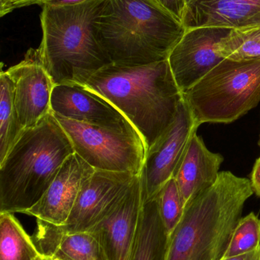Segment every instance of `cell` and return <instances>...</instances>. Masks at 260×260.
I'll list each match as a JSON object with an SVG mask.
<instances>
[{"label":"cell","mask_w":260,"mask_h":260,"mask_svg":"<svg viewBox=\"0 0 260 260\" xmlns=\"http://www.w3.org/2000/svg\"><path fill=\"white\" fill-rule=\"evenodd\" d=\"M88 0H31L27 4V6L32 5H38V6H72V5L79 4L84 3Z\"/></svg>","instance_id":"484cf974"},{"label":"cell","mask_w":260,"mask_h":260,"mask_svg":"<svg viewBox=\"0 0 260 260\" xmlns=\"http://www.w3.org/2000/svg\"><path fill=\"white\" fill-rule=\"evenodd\" d=\"M250 182L253 192L260 197V157L255 162L250 175Z\"/></svg>","instance_id":"4316f807"},{"label":"cell","mask_w":260,"mask_h":260,"mask_svg":"<svg viewBox=\"0 0 260 260\" xmlns=\"http://www.w3.org/2000/svg\"><path fill=\"white\" fill-rule=\"evenodd\" d=\"M54 256L63 260H109L102 244L89 232L64 235Z\"/></svg>","instance_id":"ffe728a7"},{"label":"cell","mask_w":260,"mask_h":260,"mask_svg":"<svg viewBox=\"0 0 260 260\" xmlns=\"http://www.w3.org/2000/svg\"><path fill=\"white\" fill-rule=\"evenodd\" d=\"M25 132L15 104L12 79L6 72L0 75V163Z\"/></svg>","instance_id":"ac0fdd59"},{"label":"cell","mask_w":260,"mask_h":260,"mask_svg":"<svg viewBox=\"0 0 260 260\" xmlns=\"http://www.w3.org/2000/svg\"><path fill=\"white\" fill-rule=\"evenodd\" d=\"M232 30L204 27L186 30L168 58L171 71L182 92L190 89L225 59L220 51V46Z\"/></svg>","instance_id":"30bf717a"},{"label":"cell","mask_w":260,"mask_h":260,"mask_svg":"<svg viewBox=\"0 0 260 260\" xmlns=\"http://www.w3.org/2000/svg\"><path fill=\"white\" fill-rule=\"evenodd\" d=\"M143 206L140 174L125 195L91 230L109 260H130Z\"/></svg>","instance_id":"8fae6325"},{"label":"cell","mask_w":260,"mask_h":260,"mask_svg":"<svg viewBox=\"0 0 260 260\" xmlns=\"http://www.w3.org/2000/svg\"><path fill=\"white\" fill-rule=\"evenodd\" d=\"M197 126L189 106L182 99L175 121L164 135L147 151L140 172L143 200L153 198L175 175Z\"/></svg>","instance_id":"ba28073f"},{"label":"cell","mask_w":260,"mask_h":260,"mask_svg":"<svg viewBox=\"0 0 260 260\" xmlns=\"http://www.w3.org/2000/svg\"><path fill=\"white\" fill-rule=\"evenodd\" d=\"M136 176L125 172L96 171L82 183L65 224L55 225L58 235L90 232L125 195Z\"/></svg>","instance_id":"9c48e42d"},{"label":"cell","mask_w":260,"mask_h":260,"mask_svg":"<svg viewBox=\"0 0 260 260\" xmlns=\"http://www.w3.org/2000/svg\"><path fill=\"white\" fill-rule=\"evenodd\" d=\"M160 8L183 23L186 0H153Z\"/></svg>","instance_id":"cb8c5ba5"},{"label":"cell","mask_w":260,"mask_h":260,"mask_svg":"<svg viewBox=\"0 0 260 260\" xmlns=\"http://www.w3.org/2000/svg\"><path fill=\"white\" fill-rule=\"evenodd\" d=\"M259 246L260 219L251 212L238 221L222 259L244 254Z\"/></svg>","instance_id":"7402d4cb"},{"label":"cell","mask_w":260,"mask_h":260,"mask_svg":"<svg viewBox=\"0 0 260 260\" xmlns=\"http://www.w3.org/2000/svg\"><path fill=\"white\" fill-rule=\"evenodd\" d=\"M168 241L169 236L160 217L157 195L143 200L130 260H166Z\"/></svg>","instance_id":"e0dca14e"},{"label":"cell","mask_w":260,"mask_h":260,"mask_svg":"<svg viewBox=\"0 0 260 260\" xmlns=\"http://www.w3.org/2000/svg\"><path fill=\"white\" fill-rule=\"evenodd\" d=\"M223 160L221 154L209 151L203 139L194 135L174 177L185 206L216 183Z\"/></svg>","instance_id":"2e32d148"},{"label":"cell","mask_w":260,"mask_h":260,"mask_svg":"<svg viewBox=\"0 0 260 260\" xmlns=\"http://www.w3.org/2000/svg\"><path fill=\"white\" fill-rule=\"evenodd\" d=\"M12 79L15 104L24 129L33 127L51 113L53 85L38 60L35 49H30L23 61L6 71Z\"/></svg>","instance_id":"4fadbf2b"},{"label":"cell","mask_w":260,"mask_h":260,"mask_svg":"<svg viewBox=\"0 0 260 260\" xmlns=\"http://www.w3.org/2000/svg\"><path fill=\"white\" fill-rule=\"evenodd\" d=\"M260 27V16L257 18L256 21H255L254 24L253 25L250 26L249 27ZM245 28H248V27H245Z\"/></svg>","instance_id":"f546056e"},{"label":"cell","mask_w":260,"mask_h":260,"mask_svg":"<svg viewBox=\"0 0 260 260\" xmlns=\"http://www.w3.org/2000/svg\"><path fill=\"white\" fill-rule=\"evenodd\" d=\"M93 28L112 63L125 66L167 60L186 30L153 0H103Z\"/></svg>","instance_id":"7a4b0ae2"},{"label":"cell","mask_w":260,"mask_h":260,"mask_svg":"<svg viewBox=\"0 0 260 260\" xmlns=\"http://www.w3.org/2000/svg\"><path fill=\"white\" fill-rule=\"evenodd\" d=\"M197 126L230 123L260 102V59H224L183 93Z\"/></svg>","instance_id":"8992f818"},{"label":"cell","mask_w":260,"mask_h":260,"mask_svg":"<svg viewBox=\"0 0 260 260\" xmlns=\"http://www.w3.org/2000/svg\"><path fill=\"white\" fill-rule=\"evenodd\" d=\"M31 0H0V16L3 17L15 9L27 6Z\"/></svg>","instance_id":"d4e9b609"},{"label":"cell","mask_w":260,"mask_h":260,"mask_svg":"<svg viewBox=\"0 0 260 260\" xmlns=\"http://www.w3.org/2000/svg\"><path fill=\"white\" fill-rule=\"evenodd\" d=\"M102 1L42 6V40L35 53L53 85H85L95 73L112 63L93 28L95 15Z\"/></svg>","instance_id":"5b68a950"},{"label":"cell","mask_w":260,"mask_h":260,"mask_svg":"<svg viewBox=\"0 0 260 260\" xmlns=\"http://www.w3.org/2000/svg\"><path fill=\"white\" fill-rule=\"evenodd\" d=\"M53 114L70 138L75 153L95 170L140 174L147 149L136 130L108 129Z\"/></svg>","instance_id":"52a82bcc"},{"label":"cell","mask_w":260,"mask_h":260,"mask_svg":"<svg viewBox=\"0 0 260 260\" xmlns=\"http://www.w3.org/2000/svg\"><path fill=\"white\" fill-rule=\"evenodd\" d=\"M220 51L233 60L260 59V27L232 29L221 41Z\"/></svg>","instance_id":"44dd1931"},{"label":"cell","mask_w":260,"mask_h":260,"mask_svg":"<svg viewBox=\"0 0 260 260\" xmlns=\"http://www.w3.org/2000/svg\"><path fill=\"white\" fill-rule=\"evenodd\" d=\"M253 192L250 180L230 171L185 207L181 221L169 237L166 260H221Z\"/></svg>","instance_id":"3957f363"},{"label":"cell","mask_w":260,"mask_h":260,"mask_svg":"<svg viewBox=\"0 0 260 260\" xmlns=\"http://www.w3.org/2000/svg\"><path fill=\"white\" fill-rule=\"evenodd\" d=\"M34 260H63L56 256H49V255H44L40 253Z\"/></svg>","instance_id":"f1b7e54d"},{"label":"cell","mask_w":260,"mask_h":260,"mask_svg":"<svg viewBox=\"0 0 260 260\" xmlns=\"http://www.w3.org/2000/svg\"><path fill=\"white\" fill-rule=\"evenodd\" d=\"M75 151L53 113L26 129L0 163V213L33 207Z\"/></svg>","instance_id":"277c9868"},{"label":"cell","mask_w":260,"mask_h":260,"mask_svg":"<svg viewBox=\"0 0 260 260\" xmlns=\"http://www.w3.org/2000/svg\"><path fill=\"white\" fill-rule=\"evenodd\" d=\"M221 260H260V246L255 250L244 254Z\"/></svg>","instance_id":"83f0119b"},{"label":"cell","mask_w":260,"mask_h":260,"mask_svg":"<svg viewBox=\"0 0 260 260\" xmlns=\"http://www.w3.org/2000/svg\"><path fill=\"white\" fill-rule=\"evenodd\" d=\"M157 197L160 217L169 237L181 221L186 207L174 177L162 186Z\"/></svg>","instance_id":"603a6c76"},{"label":"cell","mask_w":260,"mask_h":260,"mask_svg":"<svg viewBox=\"0 0 260 260\" xmlns=\"http://www.w3.org/2000/svg\"><path fill=\"white\" fill-rule=\"evenodd\" d=\"M84 86L122 112L141 136L147 151L172 126L183 98L168 59L143 66L111 63Z\"/></svg>","instance_id":"6da1fadb"},{"label":"cell","mask_w":260,"mask_h":260,"mask_svg":"<svg viewBox=\"0 0 260 260\" xmlns=\"http://www.w3.org/2000/svg\"><path fill=\"white\" fill-rule=\"evenodd\" d=\"M95 171L77 154H71L39 201L24 214L55 225L65 224L82 183Z\"/></svg>","instance_id":"5bb4252c"},{"label":"cell","mask_w":260,"mask_h":260,"mask_svg":"<svg viewBox=\"0 0 260 260\" xmlns=\"http://www.w3.org/2000/svg\"><path fill=\"white\" fill-rule=\"evenodd\" d=\"M39 250L12 213H0V260H34Z\"/></svg>","instance_id":"d6986e66"},{"label":"cell","mask_w":260,"mask_h":260,"mask_svg":"<svg viewBox=\"0 0 260 260\" xmlns=\"http://www.w3.org/2000/svg\"><path fill=\"white\" fill-rule=\"evenodd\" d=\"M259 145L260 146V137H259Z\"/></svg>","instance_id":"4dcf8cb0"},{"label":"cell","mask_w":260,"mask_h":260,"mask_svg":"<svg viewBox=\"0 0 260 260\" xmlns=\"http://www.w3.org/2000/svg\"><path fill=\"white\" fill-rule=\"evenodd\" d=\"M260 16V0H186L183 24L186 30L217 27H249Z\"/></svg>","instance_id":"9a60e30c"},{"label":"cell","mask_w":260,"mask_h":260,"mask_svg":"<svg viewBox=\"0 0 260 260\" xmlns=\"http://www.w3.org/2000/svg\"><path fill=\"white\" fill-rule=\"evenodd\" d=\"M51 111L69 120L93 126L126 131L136 130L112 104L79 84L54 85Z\"/></svg>","instance_id":"7c38bea8"}]
</instances>
